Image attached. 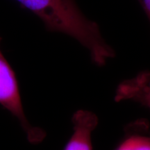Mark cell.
<instances>
[{
  "instance_id": "cell-1",
  "label": "cell",
  "mask_w": 150,
  "mask_h": 150,
  "mask_svg": "<svg viewBox=\"0 0 150 150\" xmlns=\"http://www.w3.org/2000/svg\"><path fill=\"white\" fill-rule=\"evenodd\" d=\"M42 20L46 29L73 38L88 50L92 61L98 66L115 56L96 22L90 20L75 0H16Z\"/></svg>"
},
{
  "instance_id": "cell-2",
  "label": "cell",
  "mask_w": 150,
  "mask_h": 150,
  "mask_svg": "<svg viewBox=\"0 0 150 150\" xmlns=\"http://www.w3.org/2000/svg\"><path fill=\"white\" fill-rule=\"evenodd\" d=\"M0 36V105L18 120L31 143L40 142L45 137L42 129L31 126L24 113L15 72L1 50Z\"/></svg>"
},
{
  "instance_id": "cell-3",
  "label": "cell",
  "mask_w": 150,
  "mask_h": 150,
  "mask_svg": "<svg viewBox=\"0 0 150 150\" xmlns=\"http://www.w3.org/2000/svg\"><path fill=\"white\" fill-rule=\"evenodd\" d=\"M73 133L63 150H93L92 134L98 124L95 113L79 110L72 116Z\"/></svg>"
},
{
  "instance_id": "cell-4",
  "label": "cell",
  "mask_w": 150,
  "mask_h": 150,
  "mask_svg": "<svg viewBox=\"0 0 150 150\" xmlns=\"http://www.w3.org/2000/svg\"><path fill=\"white\" fill-rule=\"evenodd\" d=\"M116 102L130 100L150 108V72L143 71L134 78L123 81L115 92Z\"/></svg>"
},
{
  "instance_id": "cell-5",
  "label": "cell",
  "mask_w": 150,
  "mask_h": 150,
  "mask_svg": "<svg viewBox=\"0 0 150 150\" xmlns=\"http://www.w3.org/2000/svg\"><path fill=\"white\" fill-rule=\"evenodd\" d=\"M115 150H150V123L145 119L131 122Z\"/></svg>"
},
{
  "instance_id": "cell-6",
  "label": "cell",
  "mask_w": 150,
  "mask_h": 150,
  "mask_svg": "<svg viewBox=\"0 0 150 150\" xmlns=\"http://www.w3.org/2000/svg\"><path fill=\"white\" fill-rule=\"evenodd\" d=\"M150 22V0H138Z\"/></svg>"
}]
</instances>
